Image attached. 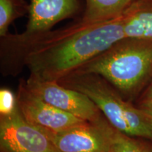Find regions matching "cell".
<instances>
[{
	"mask_svg": "<svg viewBox=\"0 0 152 152\" xmlns=\"http://www.w3.org/2000/svg\"><path fill=\"white\" fill-rule=\"evenodd\" d=\"M121 19L125 37L152 41V0H132Z\"/></svg>",
	"mask_w": 152,
	"mask_h": 152,
	"instance_id": "9c48e42d",
	"label": "cell"
},
{
	"mask_svg": "<svg viewBox=\"0 0 152 152\" xmlns=\"http://www.w3.org/2000/svg\"><path fill=\"white\" fill-rule=\"evenodd\" d=\"M0 147L4 152H62L37 127L31 125L16 109L0 115Z\"/></svg>",
	"mask_w": 152,
	"mask_h": 152,
	"instance_id": "5b68a950",
	"label": "cell"
},
{
	"mask_svg": "<svg viewBox=\"0 0 152 152\" xmlns=\"http://www.w3.org/2000/svg\"><path fill=\"white\" fill-rule=\"evenodd\" d=\"M28 11L29 4L25 0H0V37L7 35L11 24Z\"/></svg>",
	"mask_w": 152,
	"mask_h": 152,
	"instance_id": "7c38bea8",
	"label": "cell"
},
{
	"mask_svg": "<svg viewBox=\"0 0 152 152\" xmlns=\"http://www.w3.org/2000/svg\"><path fill=\"white\" fill-rule=\"evenodd\" d=\"M57 82L86 94L120 132L152 142V117L123 98L103 77L95 73L73 72Z\"/></svg>",
	"mask_w": 152,
	"mask_h": 152,
	"instance_id": "3957f363",
	"label": "cell"
},
{
	"mask_svg": "<svg viewBox=\"0 0 152 152\" xmlns=\"http://www.w3.org/2000/svg\"><path fill=\"white\" fill-rule=\"evenodd\" d=\"M107 120L90 121L60 131L39 128L62 152H111Z\"/></svg>",
	"mask_w": 152,
	"mask_h": 152,
	"instance_id": "8992f818",
	"label": "cell"
},
{
	"mask_svg": "<svg viewBox=\"0 0 152 152\" xmlns=\"http://www.w3.org/2000/svg\"><path fill=\"white\" fill-rule=\"evenodd\" d=\"M17 108V99L14 92L8 88L0 90V115H9Z\"/></svg>",
	"mask_w": 152,
	"mask_h": 152,
	"instance_id": "4fadbf2b",
	"label": "cell"
},
{
	"mask_svg": "<svg viewBox=\"0 0 152 152\" xmlns=\"http://www.w3.org/2000/svg\"><path fill=\"white\" fill-rule=\"evenodd\" d=\"M18 110L26 121L34 126L53 131H60L87 122L47 103L19 84L16 95Z\"/></svg>",
	"mask_w": 152,
	"mask_h": 152,
	"instance_id": "52a82bcc",
	"label": "cell"
},
{
	"mask_svg": "<svg viewBox=\"0 0 152 152\" xmlns=\"http://www.w3.org/2000/svg\"><path fill=\"white\" fill-rule=\"evenodd\" d=\"M121 17L108 21L75 23L58 30L1 37L2 71L16 75L23 66L30 75L58 81L125 37Z\"/></svg>",
	"mask_w": 152,
	"mask_h": 152,
	"instance_id": "6da1fadb",
	"label": "cell"
},
{
	"mask_svg": "<svg viewBox=\"0 0 152 152\" xmlns=\"http://www.w3.org/2000/svg\"><path fill=\"white\" fill-rule=\"evenodd\" d=\"M23 82L26 88L38 97L80 118L94 123L104 115L86 94L63 86L57 81L45 80L29 75Z\"/></svg>",
	"mask_w": 152,
	"mask_h": 152,
	"instance_id": "277c9868",
	"label": "cell"
},
{
	"mask_svg": "<svg viewBox=\"0 0 152 152\" xmlns=\"http://www.w3.org/2000/svg\"><path fill=\"white\" fill-rule=\"evenodd\" d=\"M80 9V0H30L23 33L33 35L49 31L61 20L75 16Z\"/></svg>",
	"mask_w": 152,
	"mask_h": 152,
	"instance_id": "ba28073f",
	"label": "cell"
},
{
	"mask_svg": "<svg viewBox=\"0 0 152 152\" xmlns=\"http://www.w3.org/2000/svg\"><path fill=\"white\" fill-rule=\"evenodd\" d=\"M74 72L101 75L132 102L152 80V41L125 37Z\"/></svg>",
	"mask_w": 152,
	"mask_h": 152,
	"instance_id": "7a4b0ae2",
	"label": "cell"
},
{
	"mask_svg": "<svg viewBox=\"0 0 152 152\" xmlns=\"http://www.w3.org/2000/svg\"><path fill=\"white\" fill-rule=\"evenodd\" d=\"M1 152H4V151H1Z\"/></svg>",
	"mask_w": 152,
	"mask_h": 152,
	"instance_id": "2e32d148",
	"label": "cell"
},
{
	"mask_svg": "<svg viewBox=\"0 0 152 152\" xmlns=\"http://www.w3.org/2000/svg\"><path fill=\"white\" fill-rule=\"evenodd\" d=\"M132 0H85L80 20L85 23L108 21L122 16Z\"/></svg>",
	"mask_w": 152,
	"mask_h": 152,
	"instance_id": "30bf717a",
	"label": "cell"
},
{
	"mask_svg": "<svg viewBox=\"0 0 152 152\" xmlns=\"http://www.w3.org/2000/svg\"><path fill=\"white\" fill-rule=\"evenodd\" d=\"M137 106L152 117V97L139 100Z\"/></svg>",
	"mask_w": 152,
	"mask_h": 152,
	"instance_id": "5bb4252c",
	"label": "cell"
},
{
	"mask_svg": "<svg viewBox=\"0 0 152 152\" xmlns=\"http://www.w3.org/2000/svg\"><path fill=\"white\" fill-rule=\"evenodd\" d=\"M107 127L111 140V152H152V142L127 135L113 128L109 121Z\"/></svg>",
	"mask_w": 152,
	"mask_h": 152,
	"instance_id": "8fae6325",
	"label": "cell"
},
{
	"mask_svg": "<svg viewBox=\"0 0 152 152\" xmlns=\"http://www.w3.org/2000/svg\"><path fill=\"white\" fill-rule=\"evenodd\" d=\"M152 97V80L150 82L149 85L146 87L145 90H144V92L142 93V94L140 95V99L141 100L143 99H147V98H151Z\"/></svg>",
	"mask_w": 152,
	"mask_h": 152,
	"instance_id": "9a60e30c",
	"label": "cell"
}]
</instances>
